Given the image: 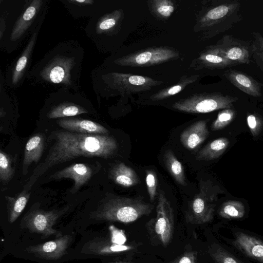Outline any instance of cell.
<instances>
[{
    "label": "cell",
    "mask_w": 263,
    "mask_h": 263,
    "mask_svg": "<svg viewBox=\"0 0 263 263\" xmlns=\"http://www.w3.org/2000/svg\"><path fill=\"white\" fill-rule=\"evenodd\" d=\"M84 54V48L77 41L60 42L32 66L26 80L43 87L80 91Z\"/></svg>",
    "instance_id": "cell-1"
},
{
    "label": "cell",
    "mask_w": 263,
    "mask_h": 263,
    "mask_svg": "<svg viewBox=\"0 0 263 263\" xmlns=\"http://www.w3.org/2000/svg\"><path fill=\"white\" fill-rule=\"evenodd\" d=\"M51 136L54 144L45 160L34 170L23 190L29 191L40 177L55 165L80 157L107 159L118 150L117 141L108 135L58 130Z\"/></svg>",
    "instance_id": "cell-2"
},
{
    "label": "cell",
    "mask_w": 263,
    "mask_h": 263,
    "mask_svg": "<svg viewBox=\"0 0 263 263\" xmlns=\"http://www.w3.org/2000/svg\"><path fill=\"white\" fill-rule=\"evenodd\" d=\"M50 0H0V49L10 54L44 21Z\"/></svg>",
    "instance_id": "cell-3"
},
{
    "label": "cell",
    "mask_w": 263,
    "mask_h": 263,
    "mask_svg": "<svg viewBox=\"0 0 263 263\" xmlns=\"http://www.w3.org/2000/svg\"><path fill=\"white\" fill-rule=\"evenodd\" d=\"M153 205L139 198L116 197L105 199L81 220L68 226L80 235L90 226L103 222L128 223L150 214Z\"/></svg>",
    "instance_id": "cell-4"
},
{
    "label": "cell",
    "mask_w": 263,
    "mask_h": 263,
    "mask_svg": "<svg viewBox=\"0 0 263 263\" xmlns=\"http://www.w3.org/2000/svg\"><path fill=\"white\" fill-rule=\"evenodd\" d=\"M81 237L71 250L69 260L109 259L134 249L125 244L126 237L121 230L110 224L106 230L90 229Z\"/></svg>",
    "instance_id": "cell-5"
},
{
    "label": "cell",
    "mask_w": 263,
    "mask_h": 263,
    "mask_svg": "<svg viewBox=\"0 0 263 263\" xmlns=\"http://www.w3.org/2000/svg\"><path fill=\"white\" fill-rule=\"evenodd\" d=\"M68 207L60 210L46 211L32 207L20 220L16 228L10 230L12 247L34 245L59 238L66 228H54L59 219L65 214Z\"/></svg>",
    "instance_id": "cell-6"
},
{
    "label": "cell",
    "mask_w": 263,
    "mask_h": 263,
    "mask_svg": "<svg viewBox=\"0 0 263 263\" xmlns=\"http://www.w3.org/2000/svg\"><path fill=\"white\" fill-rule=\"evenodd\" d=\"M60 237L41 243L10 247V253L18 258L39 263H61L70 261L69 255L78 234L67 226Z\"/></svg>",
    "instance_id": "cell-7"
},
{
    "label": "cell",
    "mask_w": 263,
    "mask_h": 263,
    "mask_svg": "<svg viewBox=\"0 0 263 263\" xmlns=\"http://www.w3.org/2000/svg\"><path fill=\"white\" fill-rule=\"evenodd\" d=\"M46 97L44 109L48 119L76 117L91 111V102L80 90L60 88Z\"/></svg>",
    "instance_id": "cell-8"
},
{
    "label": "cell",
    "mask_w": 263,
    "mask_h": 263,
    "mask_svg": "<svg viewBox=\"0 0 263 263\" xmlns=\"http://www.w3.org/2000/svg\"><path fill=\"white\" fill-rule=\"evenodd\" d=\"M238 0L213 1L201 19L207 37H212L230 30L242 20Z\"/></svg>",
    "instance_id": "cell-9"
},
{
    "label": "cell",
    "mask_w": 263,
    "mask_h": 263,
    "mask_svg": "<svg viewBox=\"0 0 263 263\" xmlns=\"http://www.w3.org/2000/svg\"><path fill=\"white\" fill-rule=\"evenodd\" d=\"M222 192L211 181L201 180L199 191L189 204L185 219L188 223L203 224L211 221L214 217L216 202Z\"/></svg>",
    "instance_id": "cell-10"
},
{
    "label": "cell",
    "mask_w": 263,
    "mask_h": 263,
    "mask_svg": "<svg viewBox=\"0 0 263 263\" xmlns=\"http://www.w3.org/2000/svg\"><path fill=\"white\" fill-rule=\"evenodd\" d=\"M44 23L41 22L32 32L21 53L6 68L5 85L14 90L22 86L31 69L32 57L38 36Z\"/></svg>",
    "instance_id": "cell-11"
},
{
    "label": "cell",
    "mask_w": 263,
    "mask_h": 263,
    "mask_svg": "<svg viewBox=\"0 0 263 263\" xmlns=\"http://www.w3.org/2000/svg\"><path fill=\"white\" fill-rule=\"evenodd\" d=\"M238 98L221 93H203L181 100L173 107L179 111L194 114L208 113L231 108Z\"/></svg>",
    "instance_id": "cell-12"
},
{
    "label": "cell",
    "mask_w": 263,
    "mask_h": 263,
    "mask_svg": "<svg viewBox=\"0 0 263 263\" xmlns=\"http://www.w3.org/2000/svg\"><path fill=\"white\" fill-rule=\"evenodd\" d=\"M149 222L153 226V232L156 238L164 246H167L173 237L174 215L170 202L161 190L159 194L156 206V216Z\"/></svg>",
    "instance_id": "cell-13"
},
{
    "label": "cell",
    "mask_w": 263,
    "mask_h": 263,
    "mask_svg": "<svg viewBox=\"0 0 263 263\" xmlns=\"http://www.w3.org/2000/svg\"><path fill=\"white\" fill-rule=\"evenodd\" d=\"M218 53L232 66L250 64L251 43L224 35L214 45Z\"/></svg>",
    "instance_id": "cell-14"
},
{
    "label": "cell",
    "mask_w": 263,
    "mask_h": 263,
    "mask_svg": "<svg viewBox=\"0 0 263 263\" xmlns=\"http://www.w3.org/2000/svg\"><path fill=\"white\" fill-rule=\"evenodd\" d=\"M178 55L177 53L169 49L151 48L137 53L117 58L111 62L119 66H147L166 62Z\"/></svg>",
    "instance_id": "cell-15"
},
{
    "label": "cell",
    "mask_w": 263,
    "mask_h": 263,
    "mask_svg": "<svg viewBox=\"0 0 263 263\" xmlns=\"http://www.w3.org/2000/svg\"><path fill=\"white\" fill-rule=\"evenodd\" d=\"M92 175V170L88 165L79 163L73 164L55 172L50 176V179L53 180L72 179L74 183L70 192L74 194L88 182Z\"/></svg>",
    "instance_id": "cell-16"
},
{
    "label": "cell",
    "mask_w": 263,
    "mask_h": 263,
    "mask_svg": "<svg viewBox=\"0 0 263 263\" xmlns=\"http://www.w3.org/2000/svg\"><path fill=\"white\" fill-rule=\"evenodd\" d=\"M56 123L69 132L90 135L109 134L108 129L102 125L88 119L72 117L60 119L56 121Z\"/></svg>",
    "instance_id": "cell-17"
},
{
    "label": "cell",
    "mask_w": 263,
    "mask_h": 263,
    "mask_svg": "<svg viewBox=\"0 0 263 263\" xmlns=\"http://www.w3.org/2000/svg\"><path fill=\"white\" fill-rule=\"evenodd\" d=\"M71 16L76 19L91 17L101 8L102 0H59Z\"/></svg>",
    "instance_id": "cell-18"
},
{
    "label": "cell",
    "mask_w": 263,
    "mask_h": 263,
    "mask_svg": "<svg viewBox=\"0 0 263 263\" xmlns=\"http://www.w3.org/2000/svg\"><path fill=\"white\" fill-rule=\"evenodd\" d=\"M235 246L247 256L263 263V241L248 234L237 232L233 241Z\"/></svg>",
    "instance_id": "cell-19"
},
{
    "label": "cell",
    "mask_w": 263,
    "mask_h": 263,
    "mask_svg": "<svg viewBox=\"0 0 263 263\" xmlns=\"http://www.w3.org/2000/svg\"><path fill=\"white\" fill-rule=\"evenodd\" d=\"M209 134L207 121L200 120L183 130L180 135V139L184 147L192 150L200 145L206 139Z\"/></svg>",
    "instance_id": "cell-20"
},
{
    "label": "cell",
    "mask_w": 263,
    "mask_h": 263,
    "mask_svg": "<svg viewBox=\"0 0 263 263\" xmlns=\"http://www.w3.org/2000/svg\"><path fill=\"white\" fill-rule=\"evenodd\" d=\"M224 76L233 85L246 93L255 97L261 96V84L248 74L229 69L224 72Z\"/></svg>",
    "instance_id": "cell-21"
},
{
    "label": "cell",
    "mask_w": 263,
    "mask_h": 263,
    "mask_svg": "<svg viewBox=\"0 0 263 263\" xmlns=\"http://www.w3.org/2000/svg\"><path fill=\"white\" fill-rule=\"evenodd\" d=\"M44 147V137L36 134L27 141L24 150L23 174L26 175L28 167L32 162L37 163L41 159Z\"/></svg>",
    "instance_id": "cell-22"
},
{
    "label": "cell",
    "mask_w": 263,
    "mask_h": 263,
    "mask_svg": "<svg viewBox=\"0 0 263 263\" xmlns=\"http://www.w3.org/2000/svg\"><path fill=\"white\" fill-rule=\"evenodd\" d=\"M110 178L117 184L128 187L139 183V178L136 172L123 163L114 166L110 171Z\"/></svg>",
    "instance_id": "cell-23"
},
{
    "label": "cell",
    "mask_w": 263,
    "mask_h": 263,
    "mask_svg": "<svg viewBox=\"0 0 263 263\" xmlns=\"http://www.w3.org/2000/svg\"><path fill=\"white\" fill-rule=\"evenodd\" d=\"M30 193L23 190L16 197L6 196L7 220L9 224H13L18 218L29 200Z\"/></svg>",
    "instance_id": "cell-24"
},
{
    "label": "cell",
    "mask_w": 263,
    "mask_h": 263,
    "mask_svg": "<svg viewBox=\"0 0 263 263\" xmlns=\"http://www.w3.org/2000/svg\"><path fill=\"white\" fill-rule=\"evenodd\" d=\"M229 141L224 137L217 138L207 144L197 154L198 160H212L219 158L227 149Z\"/></svg>",
    "instance_id": "cell-25"
},
{
    "label": "cell",
    "mask_w": 263,
    "mask_h": 263,
    "mask_svg": "<svg viewBox=\"0 0 263 263\" xmlns=\"http://www.w3.org/2000/svg\"><path fill=\"white\" fill-rule=\"evenodd\" d=\"M165 165L170 174L176 181L182 185L185 184L184 169L180 162L170 149L166 150L163 156Z\"/></svg>",
    "instance_id": "cell-26"
},
{
    "label": "cell",
    "mask_w": 263,
    "mask_h": 263,
    "mask_svg": "<svg viewBox=\"0 0 263 263\" xmlns=\"http://www.w3.org/2000/svg\"><path fill=\"white\" fill-rule=\"evenodd\" d=\"M202 64L213 68H224L232 66L226 59L222 57L214 46H210L199 58Z\"/></svg>",
    "instance_id": "cell-27"
},
{
    "label": "cell",
    "mask_w": 263,
    "mask_h": 263,
    "mask_svg": "<svg viewBox=\"0 0 263 263\" xmlns=\"http://www.w3.org/2000/svg\"><path fill=\"white\" fill-rule=\"evenodd\" d=\"M245 209L243 204L239 201L229 200L221 206L219 215L227 219H239L243 217Z\"/></svg>",
    "instance_id": "cell-28"
},
{
    "label": "cell",
    "mask_w": 263,
    "mask_h": 263,
    "mask_svg": "<svg viewBox=\"0 0 263 263\" xmlns=\"http://www.w3.org/2000/svg\"><path fill=\"white\" fill-rule=\"evenodd\" d=\"M208 253L217 263H245L217 243H213L210 246Z\"/></svg>",
    "instance_id": "cell-29"
},
{
    "label": "cell",
    "mask_w": 263,
    "mask_h": 263,
    "mask_svg": "<svg viewBox=\"0 0 263 263\" xmlns=\"http://www.w3.org/2000/svg\"><path fill=\"white\" fill-rule=\"evenodd\" d=\"M251 56L259 69L263 71V36L258 32L252 33Z\"/></svg>",
    "instance_id": "cell-30"
},
{
    "label": "cell",
    "mask_w": 263,
    "mask_h": 263,
    "mask_svg": "<svg viewBox=\"0 0 263 263\" xmlns=\"http://www.w3.org/2000/svg\"><path fill=\"white\" fill-rule=\"evenodd\" d=\"M14 170L12 166L9 156L2 150L0 152V179L4 184L8 182L13 177Z\"/></svg>",
    "instance_id": "cell-31"
},
{
    "label": "cell",
    "mask_w": 263,
    "mask_h": 263,
    "mask_svg": "<svg viewBox=\"0 0 263 263\" xmlns=\"http://www.w3.org/2000/svg\"><path fill=\"white\" fill-rule=\"evenodd\" d=\"M235 111L231 108L224 109L220 111L216 120L213 122L211 128L213 130L221 129L229 124L234 118Z\"/></svg>",
    "instance_id": "cell-32"
},
{
    "label": "cell",
    "mask_w": 263,
    "mask_h": 263,
    "mask_svg": "<svg viewBox=\"0 0 263 263\" xmlns=\"http://www.w3.org/2000/svg\"><path fill=\"white\" fill-rule=\"evenodd\" d=\"M145 181L150 200L154 201L157 195L158 178L155 171L149 170L146 172Z\"/></svg>",
    "instance_id": "cell-33"
},
{
    "label": "cell",
    "mask_w": 263,
    "mask_h": 263,
    "mask_svg": "<svg viewBox=\"0 0 263 263\" xmlns=\"http://www.w3.org/2000/svg\"><path fill=\"white\" fill-rule=\"evenodd\" d=\"M191 79L187 80L167 89L162 90L158 93L153 96L152 98L154 100H160L168 97V96L176 95L181 91L183 87L187 84L191 83Z\"/></svg>",
    "instance_id": "cell-34"
},
{
    "label": "cell",
    "mask_w": 263,
    "mask_h": 263,
    "mask_svg": "<svg viewBox=\"0 0 263 263\" xmlns=\"http://www.w3.org/2000/svg\"><path fill=\"white\" fill-rule=\"evenodd\" d=\"M247 123L253 136L258 135L262 126L260 119L256 115H250L247 117Z\"/></svg>",
    "instance_id": "cell-35"
},
{
    "label": "cell",
    "mask_w": 263,
    "mask_h": 263,
    "mask_svg": "<svg viewBox=\"0 0 263 263\" xmlns=\"http://www.w3.org/2000/svg\"><path fill=\"white\" fill-rule=\"evenodd\" d=\"M156 11L161 16L169 17L174 10V7L170 1H156Z\"/></svg>",
    "instance_id": "cell-36"
},
{
    "label": "cell",
    "mask_w": 263,
    "mask_h": 263,
    "mask_svg": "<svg viewBox=\"0 0 263 263\" xmlns=\"http://www.w3.org/2000/svg\"><path fill=\"white\" fill-rule=\"evenodd\" d=\"M197 259V252L190 251L185 252L170 263H196Z\"/></svg>",
    "instance_id": "cell-37"
},
{
    "label": "cell",
    "mask_w": 263,
    "mask_h": 263,
    "mask_svg": "<svg viewBox=\"0 0 263 263\" xmlns=\"http://www.w3.org/2000/svg\"><path fill=\"white\" fill-rule=\"evenodd\" d=\"M101 260L102 263H130L117 260L103 259Z\"/></svg>",
    "instance_id": "cell-38"
}]
</instances>
